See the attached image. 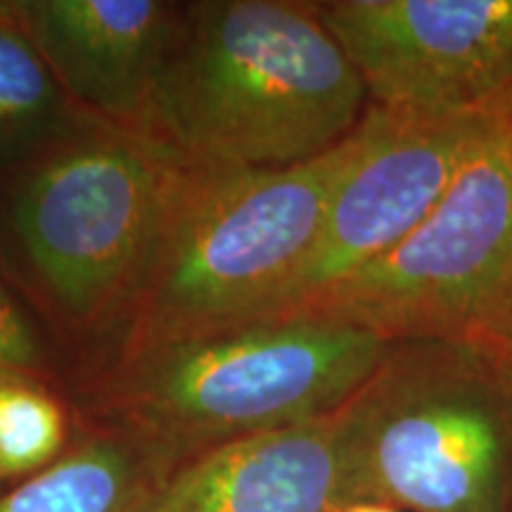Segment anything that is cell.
<instances>
[{"mask_svg":"<svg viewBox=\"0 0 512 512\" xmlns=\"http://www.w3.org/2000/svg\"><path fill=\"white\" fill-rule=\"evenodd\" d=\"M74 110L145 131L162 60L183 3L166 0H3Z\"/></svg>","mask_w":512,"mask_h":512,"instance_id":"cell-9","label":"cell"},{"mask_svg":"<svg viewBox=\"0 0 512 512\" xmlns=\"http://www.w3.org/2000/svg\"><path fill=\"white\" fill-rule=\"evenodd\" d=\"M337 427L347 503L512 512V363L482 339L389 342Z\"/></svg>","mask_w":512,"mask_h":512,"instance_id":"cell-5","label":"cell"},{"mask_svg":"<svg viewBox=\"0 0 512 512\" xmlns=\"http://www.w3.org/2000/svg\"><path fill=\"white\" fill-rule=\"evenodd\" d=\"M325 316L238 320L131 344L74 368L79 392L181 460L335 415L387 349Z\"/></svg>","mask_w":512,"mask_h":512,"instance_id":"cell-3","label":"cell"},{"mask_svg":"<svg viewBox=\"0 0 512 512\" xmlns=\"http://www.w3.org/2000/svg\"><path fill=\"white\" fill-rule=\"evenodd\" d=\"M67 415L50 384L0 375V479L36 475L60 458Z\"/></svg>","mask_w":512,"mask_h":512,"instance_id":"cell-13","label":"cell"},{"mask_svg":"<svg viewBox=\"0 0 512 512\" xmlns=\"http://www.w3.org/2000/svg\"><path fill=\"white\" fill-rule=\"evenodd\" d=\"M503 112L420 117L370 105L366 140L332 190L309 256L256 318L299 316L399 245L441 200Z\"/></svg>","mask_w":512,"mask_h":512,"instance_id":"cell-8","label":"cell"},{"mask_svg":"<svg viewBox=\"0 0 512 512\" xmlns=\"http://www.w3.org/2000/svg\"><path fill=\"white\" fill-rule=\"evenodd\" d=\"M370 105L420 117L503 112L512 0H313Z\"/></svg>","mask_w":512,"mask_h":512,"instance_id":"cell-7","label":"cell"},{"mask_svg":"<svg viewBox=\"0 0 512 512\" xmlns=\"http://www.w3.org/2000/svg\"><path fill=\"white\" fill-rule=\"evenodd\" d=\"M370 98L313 0H192L145 133L188 162L287 169L342 145Z\"/></svg>","mask_w":512,"mask_h":512,"instance_id":"cell-1","label":"cell"},{"mask_svg":"<svg viewBox=\"0 0 512 512\" xmlns=\"http://www.w3.org/2000/svg\"><path fill=\"white\" fill-rule=\"evenodd\" d=\"M157 484L145 482L136 441L95 434L0 496V512H131Z\"/></svg>","mask_w":512,"mask_h":512,"instance_id":"cell-11","label":"cell"},{"mask_svg":"<svg viewBox=\"0 0 512 512\" xmlns=\"http://www.w3.org/2000/svg\"><path fill=\"white\" fill-rule=\"evenodd\" d=\"M69 368L64 349L0 271V375L55 384Z\"/></svg>","mask_w":512,"mask_h":512,"instance_id":"cell-14","label":"cell"},{"mask_svg":"<svg viewBox=\"0 0 512 512\" xmlns=\"http://www.w3.org/2000/svg\"><path fill=\"white\" fill-rule=\"evenodd\" d=\"M505 121H508V133H510V140H512V100H510L508 110H505Z\"/></svg>","mask_w":512,"mask_h":512,"instance_id":"cell-17","label":"cell"},{"mask_svg":"<svg viewBox=\"0 0 512 512\" xmlns=\"http://www.w3.org/2000/svg\"><path fill=\"white\" fill-rule=\"evenodd\" d=\"M88 121L0 0V178Z\"/></svg>","mask_w":512,"mask_h":512,"instance_id":"cell-12","label":"cell"},{"mask_svg":"<svg viewBox=\"0 0 512 512\" xmlns=\"http://www.w3.org/2000/svg\"><path fill=\"white\" fill-rule=\"evenodd\" d=\"M185 162L150 133L88 119L0 178V271L69 375L117 330Z\"/></svg>","mask_w":512,"mask_h":512,"instance_id":"cell-2","label":"cell"},{"mask_svg":"<svg viewBox=\"0 0 512 512\" xmlns=\"http://www.w3.org/2000/svg\"><path fill=\"white\" fill-rule=\"evenodd\" d=\"M472 337L482 339L489 347L501 351L512 363V264L503 285L498 287L494 302H491L489 311L484 313L482 323H479Z\"/></svg>","mask_w":512,"mask_h":512,"instance_id":"cell-15","label":"cell"},{"mask_svg":"<svg viewBox=\"0 0 512 512\" xmlns=\"http://www.w3.org/2000/svg\"><path fill=\"white\" fill-rule=\"evenodd\" d=\"M347 505L337 413L185 458L131 512H337Z\"/></svg>","mask_w":512,"mask_h":512,"instance_id":"cell-10","label":"cell"},{"mask_svg":"<svg viewBox=\"0 0 512 512\" xmlns=\"http://www.w3.org/2000/svg\"><path fill=\"white\" fill-rule=\"evenodd\" d=\"M337 512H401V510H396V508H392V505H384V503L356 501V503L342 505Z\"/></svg>","mask_w":512,"mask_h":512,"instance_id":"cell-16","label":"cell"},{"mask_svg":"<svg viewBox=\"0 0 512 512\" xmlns=\"http://www.w3.org/2000/svg\"><path fill=\"white\" fill-rule=\"evenodd\" d=\"M366 128L363 119L335 150L287 169L185 162L117 330L81 363L150 339L261 316L309 256L332 190L361 152Z\"/></svg>","mask_w":512,"mask_h":512,"instance_id":"cell-4","label":"cell"},{"mask_svg":"<svg viewBox=\"0 0 512 512\" xmlns=\"http://www.w3.org/2000/svg\"><path fill=\"white\" fill-rule=\"evenodd\" d=\"M512 264V140L505 112L430 214L299 316L344 320L384 342L472 337Z\"/></svg>","mask_w":512,"mask_h":512,"instance_id":"cell-6","label":"cell"}]
</instances>
